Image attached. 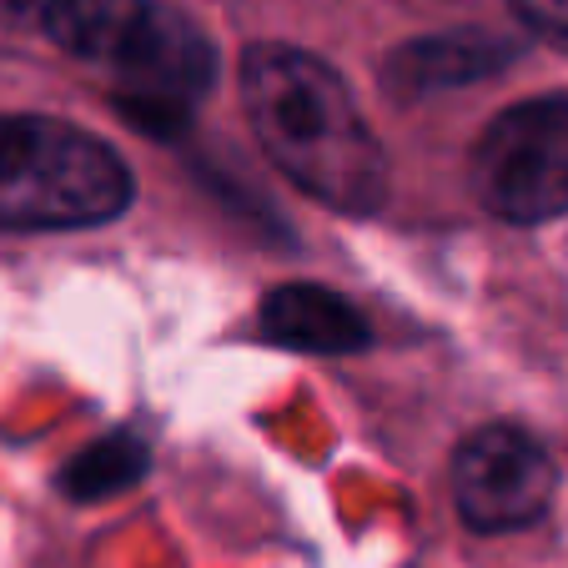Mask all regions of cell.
<instances>
[{
  "label": "cell",
  "instance_id": "6da1fadb",
  "mask_svg": "<svg viewBox=\"0 0 568 568\" xmlns=\"http://www.w3.org/2000/svg\"><path fill=\"white\" fill-rule=\"evenodd\" d=\"M242 106L272 166L307 196L353 216L383 206L387 156L327 61L277 41L252 45L242 55Z\"/></svg>",
  "mask_w": 568,
  "mask_h": 568
},
{
  "label": "cell",
  "instance_id": "7a4b0ae2",
  "mask_svg": "<svg viewBox=\"0 0 568 568\" xmlns=\"http://www.w3.org/2000/svg\"><path fill=\"white\" fill-rule=\"evenodd\" d=\"M45 36L121 87V111L146 131H156V121L182 126L216 71L206 36L161 0H55Z\"/></svg>",
  "mask_w": 568,
  "mask_h": 568
},
{
  "label": "cell",
  "instance_id": "3957f363",
  "mask_svg": "<svg viewBox=\"0 0 568 568\" xmlns=\"http://www.w3.org/2000/svg\"><path fill=\"white\" fill-rule=\"evenodd\" d=\"M131 202L126 161L101 136L51 116H0V226H101Z\"/></svg>",
  "mask_w": 568,
  "mask_h": 568
},
{
  "label": "cell",
  "instance_id": "277c9868",
  "mask_svg": "<svg viewBox=\"0 0 568 568\" xmlns=\"http://www.w3.org/2000/svg\"><path fill=\"white\" fill-rule=\"evenodd\" d=\"M473 196L504 222H548L568 212V101L508 106L468 161Z\"/></svg>",
  "mask_w": 568,
  "mask_h": 568
},
{
  "label": "cell",
  "instance_id": "5b68a950",
  "mask_svg": "<svg viewBox=\"0 0 568 568\" xmlns=\"http://www.w3.org/2000/svg\"><path fill=\"white\" fill-rule=\"evenodd\" d=\"M554 458L544 443L524 428H478L463 438L453 458V504L463 524L478 534H508V528L534 524L554 498Z\"/></svg>",
  "mask_w": 568,
  "mask_h": 568
},
{
  "label": "cell",
  "instance_id": "8992f818",
  "mask_svg": "<svg viewBox=\"0 0 568 568\" xmlns=\"http://www.w3.org/2000/svg\"><path fill=\"white\" fill-rule=\"evenodd\" d=\"M518 55L514 41L494 31H448V36H423V41L397 45L383 65V81L393 87V97L418 101L428 91H458L473 87L483 75L508 71Z\"/></svg>",
  "mask_w": 568,
  "mask_h": 568
},
{
  "label": "cell",
  "instance_id": "52a82bcc",
  "mask_svg": "<svg viewBox=\"0 0 568 568\" xmlns=\"http://www.w3.org/2000/svg\"><path fill=\"white\" fill-rule=\"evenodd\" d=\"M262 333L282 347L322 357H343L367 347L363 312L337 292L312 287V282H287V287H272L262 297Z\"/></svg>",
  "mask_w": 568,
  "mask_h": 568
},
{
  "label": "cell",
  "instance_id": "ba28073f",
  "mask_svg": "<svg viewBox=\"0 0 568 568\" xmlns=\"http://www.w3.org/2000/svg\"><path fill=\"white\" fill-rule=\"evenodd\" d=\"M146 463H151L146 448H141L136 438H126V433L101 438L97 448L75 453L61 468V494L75 498V504H97V498H111V494H121V488H131V483L146 473Z\"/></svg>",
  "mask_w": 568,
  "mask_h": 568
},
{
  "label": "cell",
  "instance_id": "9c48e42d",
  "mask_svg": "<svg viewBox=\"0 0 568 568\" xmlns=\"http://www.w3.org/2000/svg\"><path fill=\"white\" fill-rule=\"evenodd\" d=\"M514 6L538 36H548L568 51V0H514Z\"/></svg>",
  "mask_w": 568,
  "mask_h": 568
},
{
  "label": "cell",
  "instance_id": "30bf717a",
  "mask_svg": "<svg viewBox=\"0 0 568 568\" xmlns=\"http://www.w3.org/2000/svg\"><path fill=\"white\" fill-rule=\"evenodd\" d=\"M55 0H0V26H45Z\"/></svg>",
  "mask_w": 568,
  "mask_h": 568
}]
</instances>
